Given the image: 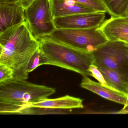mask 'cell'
Segmentation results:
<instances>
[{"label":"cell","instance_id":"obj_1","mask_svg":"<svg viewBox=\"0 0 128 128\" xmlns=\"http://www.w3.org/2000/svg\"><path fill=\"white\" fill-rule=\"evenodd\" d=\"M40 46L26 21L14 25L0 33V64L12 69V79L27 80L29 62Z\"/></svg>","mask_w":128,"mask_h":128},{"label":"cell","instance_id":"obj_2","mask_svg":"<svg viewBox=\"0 0 128 128\" xmlns=\"http://www.w3.org/2000/svg\"><path fill=\"white\" fill-rule=\"evenodd\" d=\"M55 92L54 88L26 80L12 79L0 83V114H22L24 106L47 98Z\"/></svg>","mask_w":128,"mask_h":128},{"label":"cell","instance_id":"obj_3","mask_svg":"<svg viewBox=\"0 0 128 128\" xmlns=\"http://www.w3.org/2000/svg\"><path fill=\"white\" fill-rule=\"evenodd\" d=\"M40 48L48 58V65L56 66L92 77L89 70L94 63L92 53L85 52L44 36L38 40Z\"/></svg>","mask_w":128,"mask_h":128},{"label":"cell","instance_id":"obj_4","mask_svg":"<svg viewBox=\"0 0 128 128\" xmlns=\"http://www.w3.org/2000/svg\"><path fill=\"white\" fill-rule=\"evenodd\" d=\"M98 28L56 29L50 34L45 36L74 48L92 53L108 41Z\"/></svg>","mask_w":128,"mask_h":128},{"label":"cell","instance_id":"obj_5","mask_svg":"<svg viewBox=\"0 0 128 128\" xmlns=\"http://www.w3.org/2000/svg\"><path fill=\"white\" fill-rule=\"evenodd\" d=\"M96 66L111 69L128 82V46L122 41H108L92 52Z\"/></svg>","mask_w":128,"mask_h":128},{"label":"cell","instance_id":"obj_6","mask_svg":"<svg viewBox=\"0 0 128 128\" xmlns=\"http://www.w3.org/2000/svg\"><path fill=\"white\" fill-rule=\"evenodd\" d=\"M26 21L34 38L47 36L56 29L50 0H36L24 10Z\"/></svg>","mask_w":128,"mask_h":128},{"label":"cell","instance_id":"obj_7","mask_svg":"<svg viewBox=\"0 0 128 128\" xmlns=\"http://www.w3.org/2000/svg\"><path fill=\"white\" fill-rule=\"evenodd\" d=\"M105 13H82L54 19L56 29H83L99 27L104 21Z\"/></svg>","mask_w":128,"mask_h":128},{"label":"cell","instance_id":"obj_8","mask_svg":"<svg viewBox=\"0 0 128 128\" xmlns=\"http://www.w3.org/2000/svg\"><path fill=\"white\" fill-rule=\"evenodd\" d=\"M84 108L83 100L79 98L66 95L56 98H48L24 106L22 114H27L33 108L50 109H72Z\"/></svg>","mask_w":128,"mask_h":128},{"label":"cell","instance_id":"obj_9","mask_svg":"<svg viewBox=\"0 0 128 128\" xmlns=\"http://www.w3.org/2000/svg\"><path fill=\"white\" fill-rule=\"evenodd\" d=\"M98 29L108 41L128 40V16L111 17L104 20Z\"/></svg>","mask_w":128,"mask_h":128},{"label":"cell","instance_id":"obj_10","mask_svg":"<svg viewBox=\"0 0 128 128\" xmlns=\"http://www.w3.org/2000/svg\"><path fill=\"white\" fill-rule=\"evenodd\" d=\"M82 76L83 78L80 84V86L82 88L88 90L104 98L123 105L124 106L128 104L127 94L106 86L100 82L92 80L87 76Z\"/></svg>","mask_w":128,"mask_h":128},{"label":"cell","instance_id":"obj_11","mask_svg":"<svg viewBox=\"0 0 128 128\" xmlns=\"http://www.w3.org/2000/svg\"><path fill=\"white\" fill-rule=\"evenodd\" d=\"M26 21L24 9L18 4H0V33Z\"/></svg>","mask_w":128,"mask_h":128},{"label":"cell","instance_id":"obj_12","mask_svg":"<svg viewBox=\"0 0 128 128\" xmlns=\"http://www.w3.org/2000/svg\"><path fill=\"white\" fill-rule=\"evenodd\" d=\"M50 2L54 19L76 14L96 12L72 0H50Z\"/></svg>","mask_w":128,"mask_h":128},{"label":"cell","instance_id":"obj_13","mask_svg":"<svg viewBox=\"0 0 128 128\" xmlns=\"http://www.w3.org/2000/svg\"><path fill=\"white\" fill-rule=\"evenodd\" d=\"M96 66L102 73L109 86L128 95V82L119 73L107 67L100 66Z\"/></svg>","mask_w":128,"mask_h":128},{"label":"cell","instance_id":"obj_14","mask_svg":"<svg viewBox=\"0 0 128 128\" xmlns=\"http://www.w3.org/2000/svg\"><path fill=\"white\" fill-rule=\"evenodd\" d=\"M111 17L127 16L128 0H100Z\"/></svg>","mask_w":128,"mask_h":128},{"label":"cell","instance_id":"obj_15","mask_svg":"<svg viewBox=\"0 0 128 128\" xmlns=\"http://www.w3.org/2000/svg\"><path fill=\"white\" fill-rule=\"evenodd\" d=\"M48 60L44 52L38 48L34 54L29 62L28 66V72L34 71L39 66L48 65Z\"/></svg>","mask_w":128,"mask_h":128},{"label":"cell","instance_id":"obj_16","mask_svg":"<svg viewBox=\"0 0 128 128\" xmlns=\"http://www.w3.org/2000/svg\"><path fill=\"white\" fill-rule=\"evenodd\" d=\"M78 3L89 7L96 12H108L106 8L100 0H72Z\"/></svg>","mask_w":128,"mask_h":128},{"label":"cell","instance_id":"obj_17","mask_svg":"<svg viewBox=\"0 0 128 128\" xmlns=\"http://www.w3.org/2000/svg\"><path fill=\"white\" fill-rule=\"evenodd\" d=\"M14 72L12 69L4 64H0V83L13 79Z\"/></svg>","mask_w":128,"mask_h":128},{"label":"cell","instance_id":"obj_18","mask_svg":"<svg viewBox=\"0 0 128 128\" xmlns=\"http://www.w3.org/2000/svg\"><path fill=\"white\" fill-rule=\"evenodd\" d=\"M89 70H90V72L92 73V77L96 79L99 82L106 86L112 89V88L108 86V84L106 80L102 73L100 72V70H99L96 65L93 64L90 65V68H89Z\"/></svg>","mask_w":128,"mask_h":128},{"label":"cell","instance_id":"obj_19","mask_svg":"<svg viewBox=\"0 0 128 128\" xmlns=\"http://www.w3.org/2000/svg\"><path fill=\"white\" fill-rule=\"evenodd\" d=\"M36 0H19L17 3L20 5L24 10L28 8Z\"/></svg>","mask_w":128,"mask_h":128},{"label":"cell","instance_id":"obj_20","mask_svg":"<svg viewBox=\"0 0 128 128\" xmlns=\"http://www.w3.org/2000/svg\"><path fill=\"white\" fill-rule=\"evenodd\" d=\"M116 114H128V103L126 105L124 106L123 108L120 110L116 112Z\"/></svg>","mask_w":128,"mask_h":128},{"label":"cell","instance_id":"obj_21","mask_svg":"<svg viewBox=\"0 0 128 128\" xmlns=\"http://www.w3.org/2000/svg\"><path fill=\"white\" fill-rule=\"evenodd\" d=\"M18 0H0V4L17 3Z\"/></svg>","mask_w":128,"mask_h":128},{"label":"cell","instance_id":"obj_22","mask_svg":"<svg viewBox=\"0 0 128 128\" xmlns=\"http://www.w3.org/2000/svg\"><path fill=\"white\" fill-rule=\"evenodd\" d=\"M125 42V43H126V44L128 46V40H127V41H125V42Z\"/></svg>","mask_w":128,"mask_h":128},{"label":"cell","instance_id":"obj_23","mask_svg":"<svg viewBox=\"0 0 128 128\" xmlns=\"http://www.w3.org/2000/svg\"><path fill=\"white\" fill-rule=\"evenodd\" d=\"M126 14H127V16H128V8L127 10V12H126Z\"/></svg>","mask_w":128,"mask_h":128}]
</instances>
